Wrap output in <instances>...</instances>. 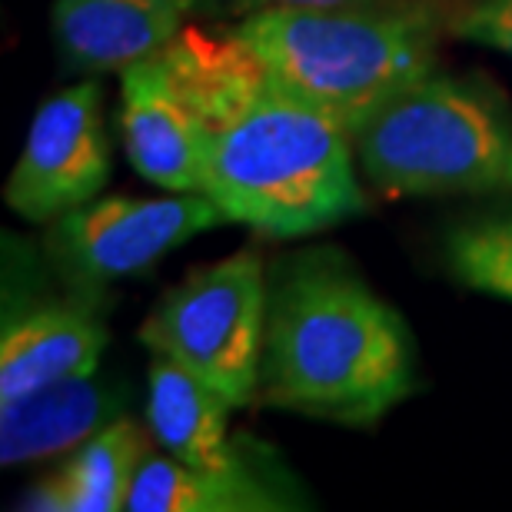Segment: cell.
Masks as SVG:
<instances>
[{"instance_id": "6da1fadb", "label": "cell", "mask_w": 512, "mask_h": 512, "mask_svg": "<svg viewBox=\"0 0 512 512\" xmlns=\"http://www.w3.org/2000/svg\"><path fill=\"white\" fill-rule=\"evenodd\" d=\"M163 54L203 124V193L230 223L296 240L366 210L353 133L276 84L237 30L183 27Z\"/></svg>"}, {"instance_id": "7a4b0ae2", "label": "cell", "mask_w": 512, "mask_h": 512, "mask_svg": "<svg viewBox=\"0 0 512 512\" xmlns=\"http://www.w3.org/2000/svg\"><path fill=\"white\" fill-rule=\"evenodd\" d=\"M413 393V333L350 256L310 247L273 263L256 399L363 429Z\"/></svg>"}, {"instance_id": "3957f363", "label": "cell", "mask_w": 512, "mask_h": 512, "mask_svg": "<svg viewBox=\"0 0 512 512\" xmlns=\"http://www.w3.org/2000/svg\"><path fill=\"white\" fill-rule=\"evenodd\" d=\"M233 30L276 84L353 133L389 97L433 74L446 14L429 0L273 7L240 17Z\"/></svg>"}, {"instance_id": "277c9868", "label": "cell", "mask_w": 512, "mask_h": 512, "mask_svg": "<svg viewBox=\"0 0 512 512\" xmlns=\"http://www.w3.org/2000/svg\"><path fill=\"white\" fill-rule=\"evenodd\" d=\"M353 147L386 197L512 190V104L473 74L419 77L353 130Z\"/></svg>"}, {"instance_id": "5b68a950", "label": "cell", "mask_w": 512, "mask_h": 512, "mask_svg": "<svg viewBox=\"0 0 512 512\" xmlns=\"http://www.w3.org/2000/svg\"><path fill=\"white\" fill-rule=\"evenodd\" d=\"M266 300L270 270L263 256L237 250L173 286L140 326V343L187 366L240 409L260 386Z\"/></svg>"}, {"instance_id": "8992f818", "label": "cell", "mask_w": 512, "mask_h": 512, "mask_svg": "<svg viewBox=\"0 0 512 512\" xmlns=\"http://www.w3.org/2000/svg\"><path fill=\"white\" fill-rule=\"evenodd\" d=\"M223 223H230L227 213L203 190L170 197H104L50 223L44 256L64 283L107 286L150 270L160 256Z\"/></svg>"}, {"instance_id": "52a82bcc", "label": "cell", "mask_w": 512, "mask_h": 512, "mask_svg": "<svg viewBox=\"0 0 512 512\" xmlns=\"http://www.w3.org/2000/svg\"><path fill=\"white\" fill-rule=\"evenodd\" d=\"M107 180L110 140L104 127V90L97 80H80L37 107L4 197L17 217L54 223L97 200Z\"/></svg>"}, {"instance_id": "ba28073f", "label": "cell", "mask_w": 512, "mask_h": 512, "mask_svg": "<svg viewBox=\"0 0 512 512\" xmlns=\"http://www.w3.org/2000/svg\"><path fill=\"white\" fill-rule=\"evenodd\" d=\"M107 340V306L100 303V286L70 283L67 293L34 290L7 256L0 403L67 376L100 370Z\"/></svg>"}, {"instance_id": "9c48e42d", "label": "cell", "mask_w": 512, "mask_h": 512, "mask_svg": "<svg viewBox=\"0 0 512 512\" xmlns=\"http://www.w3.org/2000/svg\"><path fill=\"white\" fill-rule=\"evenodd\" d=\"M306 493L270 449L237 436L223 466H190L177 456H153L133 476L130 512H280L303 509Z\"/></svg>"}, {"instance_id": "30bf717a", "label": "cell", "mask_w": 512, "mask_h": 512, "mask_svg": "<svg viewBox=\"0 0 512 512\" xmlns=\"http://www.w3.org/2000/svg\"><path fill=\"white\" fill-rule=\"evenodd\" d=\"M120 133L143 180L167 193L203 190V124L163 50L120 74Z\"/></svg>"}, {"instance_id": "8fae6325", "label": "cell", "mask_w": 512, "mask_h": 512, "mask_svg": "<svg viewBox=\"0 0 512 512\" xmlns=\"http://www.w3.org/2000/svg\"><path fill=\"white\" fill-rule=\"evenodd\" d=\"M197 0H57V50L67 67L84 74H110L160 54L187 27Z\"/></svg>"}, {"instance_id": "7c38bea8", "label": "cell", "mask_w": 512, "mask_h": 512, "mask_svg": "<svg viewBox=\"0 0 512 512\" xmlns=\"http://www.w3.org/2000/svg\"><path fill=\"white\" fill-rule=\"evenodd\" d=\"M124 389L94 373L67 376L0 403V463L24 466L70 453L124 416Z\"/></svg>"}, {"instance_id": "4fadbf2b", "label": "cell", "mask_w": 512, "mask_h": 512, "mask_svg": "<svg viewBox=\"0 0 512 512\" xmlns=\"http://www.w3.org/2000/svg\"><path fill=\"white\" fill-rule=\"evenodd\" d=\"M233 406L220 389L203 383L187 366L153 356L147 423L157 443L190 466H223L237 453V436H230Z\"/></svg>"}, {"instance_id": "5bb4252c", "label": "cell", "mask_w": 512, "mask_h": 512, "mask_svg": "<svg viewBox=\"0 0 512 512\" xmlns=\"http://www.w3.org/2000/svg\"><path fill=\"white\" fill-rule=\"evenodd\" d=\"M147 459V439L133 419L120 416L74 449L67 466L24 496L20 509L37 512H117L127 509V496L140 463Z\"/></svg>"}, {"instance_id": "9a60e30c", "label": "cell", "mask_w": 512, "mask_h": 512, "mask_svg": "<svg viewBox=\"0 0 512 512\" xmlns=\"http://www.w3.org/2000/svg\"><path fill=\"white\" fill-rule=\"evenodd\" d=\"M443 260L466 290L512 303V190L479 197L473 210L449 223Z\"/></svg>"}, {"instance_id": "2e32d148", "label": "cell", "mask_w": 512, "mask_h": 512, "mask_svg": "<svg viewBox=\"0 0 512 512\" xmlns=\"http://www.w3.org/2000/svg\"><path fill=\"white\" fill-rule=\"evenodd\" d=\"M446 30L459 40L512 57V0H463L446 14Z\"/></svg>"}, {"instance_id": "e0dca14e", "label": "cell", "mask_w": 512, "mask_h": 512, "mask_svg": "<svg viewBox=\"0 0 512 512\" xmlns=\"http://www.w3.org/2000/svg\"><path fill=\"white\" fill-rule=\"evenodd\" d=\"M343 4H373V0H197V7L220 17H247L256 10L273 7H343Z\"/></svg>"}]
</instances>
